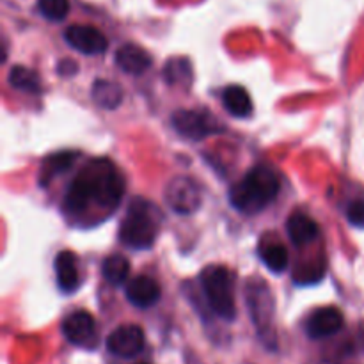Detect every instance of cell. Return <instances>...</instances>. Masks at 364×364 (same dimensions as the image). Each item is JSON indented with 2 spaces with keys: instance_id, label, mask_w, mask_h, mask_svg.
I'll return each mask as SVG.
<instances>
[{
  "instance_id": "1",
  "label": "cell",
  "mask_w": 364,
  "mask_h": 364,
  "mask_svg": "<svg viewBox=\"0 0 364 364\" xmlns=\"http://www.w3.org/2000/svg\"><path fill=\"white\" fill-rule=\"evenodd\" d=\"M124 194V181L109 160H92L73 178L64 198V210L82 213L92 205L114 210Z\"/></svg>"
},
{
  "instance_id": "2",
  "label": "cell",
  "mask_w": 364,
  "mask_h": 364,
  "mask_svg": "<svg viewBox=\"0 0 364 364\" xmlns=\"http://www.w3.org/2000/svg\"><path fill=\"white\" fill-rule=\"evenodd\" d=\"M279 178L267 166H256L235 183L230 191V201L238 212L258 213L279 194Z\"/></svg>"
},
{
  "instance_id": "3",
  "label": "cell",
  "mask_w": 364,
  "mask_h": 364,
  "mask_svg": "<svg viewBox=\"0 0 364 364\" xmlns=\"http://www.w3.org/2000/svg\"><path fill=\"white\" fill-rule=\"evenodd\" d=\"M159 235L156 208L144 199H134L119 226V240L135 251L149 249Z\"/></svg>"
},
{
  "instance_id": "4",
  "label": "cell",
  "mask_w": 364,
  "mask_h": 364,
  "mask_svg": "<svg viewBox=\"0 0 364 364\" xmlns=\"http://www.w3.org/2000/svg\"><path fill=\"white\" fill-rule=\"evenodd\" d=\"M199 283L210 309L219 318L233 322L237 316V304H235L233 276L230 270L220 265H208L199 276Z\"/></svg>"
},
{
  "instance_id": "5",
  "label": "cell",
  "mask_w": 364,
  "mask_h": 364,
  "mask_svg": "<svg viewBox=\"0 0 364 364\" xmlns=\"http://www.w3.org/2000/svg\"><path fill=\"white\" fill-rule=\"evenodd\" d=\"M247 306L251 313L252 323L258 331L259 338L267 347H276V331H274V299L262 279H252L247 284Z\"/></svg>"
},
{
  "instance_id": "6",
  "label": "cell",
  "mask_w": 364,
  "mask_h": 364,
  "mask_svg": "<svg viewBox=\"0 0 364 364\" xmlns=\"http://www.w3.org/2000/svg\"><path fill=\"white\" fill-rule=\"evenodd\" d=\"M171 124L181 137L191 139V141H201L208 135L220 134L224 130L223 127H219L220 123H217L215 117L203 110H176L171 116Z\"/></svg>"
},
{
  "instance_id": "7",
  "label": "cell",
  "mask_w": 364,
  "mask_h": 364,
  "mask_svg": "<svg viewBox=\"0 0 364 364\" xmlns=\"http://www.w3.org/2000/svg\"><path fill=\"white\" fill-rule=\"evenodd\" d=\"M167 206L178 215H191L201 206V192L198 183L188 176H176L167 183L164 192Z\"/></svg>"
},
{
  "instance_id": "8",
  "label": "cell",
  "mask_w": 364,
  "mask_h": 364,
  "mask_svg": "<svg viewBox=\"0 0 364 364\" xmlns=\"http://www.w3.org/2000/svg\"><path fill=\"white\" fill-rule=\"evenodd\" d=\"M144 331L139 326H134V323H128V326H121L117 329H114L107 336L105 341L107 350L119 359L137 358L144 350Z\"/></svg>"
},
{
  "instance_id": "9",
  "label": "cell",
  "mask_w": 364,
  "mask_h": 364,
  "mask_svg": "<svg viewBox=\"0 0 364 364\" xmlns=\"http://www.w3.org/2000/svg\"><path fill=\"white\" fill-rule=\"evenodd\" d=\"M63 329L64 338L70 341L71 345L80 348H92L98 343V333H96V322L92 318L91 313L87 311H75L68 315L63 320Z\"/></svg>"
},
{
  "instance_id": "10",
  "label": "cell",
  "mask_w": 364,
  "mask_h": 364,
  "mask_svg": "<svg viewBox=\"0 0 364 364\" xmlns=\"http://www.w3.org/2000/svg\"><path fill=\"white\" fill-rule=\"evenodd\" d=\"M64 41L77 52L85 55H98L109 48L107 38L91 25H71L64 31Z\"/></svg>"
},
{
  "instance_id": "11",
  "label": "cell",
  "mask_w": 364,
  "mask_h": 364,
  "mask_svg": "<svg viewBox=\"0 0 364 364\" xmlns=\"http://www.w3.org/2000/svg\"><path fill=\"white\" fill-rule=\"evenodd\" d=\"M345 326L343 313L340 309L333 308H320L313 313L306 323V333L311 340H323V338H331L334 334L340 333Z\"/></svg>"
},
{
  "instance_id": "12",
  "label": "cell",
  "mask_w": 364,
  "mask_h": 364,
  "mask_svg": "<svg viewBox=\"0 0 364 364\" xmlns=\"http://www.w3.org/2000/svg\"><path fill=\"white\" fill-rule=\"evenodd\" d=\"M160 284L149 276H137L127 284V299L139 309H148L160 301Z\"/></svg>"
},
{
  "instance_id": "13",
  "label": "cell",
  "mask_w": 364,
  "mask_h": 364,
  "mask_svg": "<svg viewBox=\"0 0 364 364\" xmlns=\"http://www.w3.org/2000/svg\"><path fill=\"white\" fill-rule=\"evenodd\" d=\"M114 60L121 71L130 75L146 73L153 63L149 53L137 45H123L121 48H117Z\"/></svg>"
},
{
  "instance_id": "14",
  "label": "cell",
  "mask_w": 364,
  "mask_h": 364,
  "mask_svg": "<svg viewBox=\"0 0 364 364\" xmlns=\"http://www.w3.org/2000/svg\"><path fill=\"white\" fill-rule=\"evenodd\" d=\"M55 276L57 284L64 294H73L80 287V274H78L77 256L71 251H63L55 256Z\"/></svg>"
},
{
  "instance_id": "15",
  "label": "cell",
  "mask_w": 364,
  "mask_h": 364,
  "mask_svg": "<svg viewBox=\"0 0 364 364\" xmlns=\"http://www.w3.org/2000/svg\"><path fill=\"white\" fill-rule=\"evenodd\" d=\"M287 233L295 245H308L315 242L320 235V228L311 217L295 212L287 220Z\"/></svg>"
},
{
  "instance_id": "16",
  "label": "cell",
  "mask_w": 364,
  "mask_h": 364,
  "mask_svg": "<svg viewBox=\"0 0 364 364\" xmlns=\"http://www.w3.org/2000/svg\"><path fill=\"white\" fill-rule=\"evenodd\" d=\"M92 100L96 105H100L105 110H116L123 102V89L116 82H110L102 78L92 84Z\"/></svg>"
},
{
  "instance_id": "17",
  "label": "cell",
  "mask_w": 364,
  "mask_h": 364,
  "mask_svg": "<svg viewBox=\"0 0 364 364\" xmlns=\"http://www.w3.org/2000/svg\"><path fill=\"white\" fill-rule=\"evenodd\" d=\"M223 103L228 112L235 117H249L252 114L251 96L240 85H230L224 89Z\"/></svg>"
},
{
  "instance_id": "18",
  "label": "cell",
  "mask_w": 364,
  "mask_h": 364,
  "mask_svg": "<svg viewBox=\"0 0 364 364\" xmlns=\"http://www.w3.org/2000/svg\"><path fill=\"white\" fill-rule=\"evenodd\" d=\"M259 258L265 263L267 269L274 274H281L288 269V263H290V258H288V251L284 245H281L279 242H262L259 244Z\"/></svg>"
},
{
  "instance_id": "19",
  "label": "cell",
  "mask_w": 364,
  "mask_h": 364,
  "mask_svg": "<svg viewBox=\"0 0 364 364\" xmlns=\"http://www.w3.org/2000/svg\"><path fill=\"white\" fill-rule=\"evenodd\" d=\"M11 87L18 89L23 92H39L41 91V80H39L38 73L31 68L25 66H13L9 75H7Z\"/></svg>"
},
{
  "instance_id": "20",
  "label": "cell",
  "mask_w": 364,
  "mask_h": 364,
  "mask_svg": "<svg viewBox=\"0 0 364 364\" xmlns=\"http://www.w3.org/2000/svg\"><path fill=\"white\" fill-rule=\"evenodd\" d=\"M164 78L169 85H185L192 80L191 60L185 57H173L164 66Z\"/></svg>"
},
{
  "instance_id": "21",
  "label": "cell",
  "mask_w": 364,
  "mask_h": 364,
  "mask_svg": "<svg viewBox=\"0 0 364 364\" xmlns=\"http://www.w3.org/2000/svg\"><path fill=\"white\" fill-rule=\"evenodd\" d=\"M102 274L110 284H123L128 279V274H130V263L124 256L121 255H112L109 258L103 259L102 263Z\"/></svg>"
},
{
  "instance_id": "22",
  "label": "cell",
  "mask_w": 364,
  "mask_h": 364,
  "mask_svg": "<svg viewBox=\"0 0 364 364\" xmlns=\"http://www.w3.org/2000/svg\"><path fill=\"white\" fill-rule=\"evenodd\" d=\"M75 159H77V153H70V151L57 153V155L50 156V159L45 162V166H43V173L46 174L45 180L48 181L50 178L55 176V174H60L66 169H70V166L75 162Z\"/></svg>"
},
{
  "instance_id": "23",
  "label": "cell",
  "mask_w": 364,
  "mask_h": 364,
  "mask_svg": "<svg viewBox=\"0 0 364 364\" xmlns=\"http://www.w3.org/2000/svg\"><path fill=\"white\" fill-rule=\"evenodd\" d=\"M38 9L46 20L60 21L68 16L70 0H38Z\"/></svg>"
},
{
  "instance_id": "24",
  "label": "cell",
  "mask_w": 364,
  "mask_h": 364,
  "mask_svg": "<svg viewBox=\"0 0 364 364\" xmlns=\"http://www.w3.org/2000/svg\"><path fill=\"white\" fill-rule=\"evenodd\" d=\"M347 219L352 226L364 228V199L352 201L347 206Z\"/></svg>"
},
{
  "instance_id": "25",
  "label": "cell",
  "mask_w": 364,
  "mask_h": 364,
  "mask_svg": "<svg viewBox=\"0 0 364 364\" xmlns=\"http://www.w3.org/2000/svg\"><path fill=\"white\" fill-rule=\"evenodd\" d=\"M57 71H59L63 77H70V75L77 73V64H75L71 59H64L60 60L59 66H57Z\"/></svg>"
},
{
  "instance_id": "26",
  "label": "cell",
  "mask_w": 364,
  "mask_h": 364,
  "mask_svg": "<svg viewBox=\"0 0 364 364\" xmlns=\"http://www.w3.org/2000/svg\"><path fill=\"white\" fill-rule=\"evenodd\" d=\"M363 343H364V327H363Z\"/></svg>"
},
{
  "instance_id": "27",
  "label": "cell",
  "mask_w": 364,
  "mask_h": 364,
  "mask_svg": "<svg viewBox=\"0 0 364 364\" xmlns=\"http://www.w3.org/2000/svg\"><path fill=\"white\" fill-rule=\"evenodd\" d=\"M142 364H148V363H142Z\"/></svg>"
}]
</instances>
